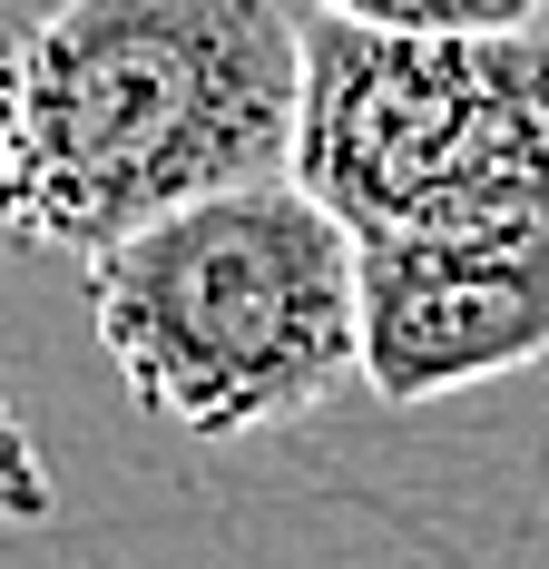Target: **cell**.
Here are the masks:
<instances>
[{
	"label": "cell",
	"mask_w": 549,
	"mask_h": 569,
	"mask_svg": "<svg viewBox=\"0 0 549 569\" xmlns=\"http://www.w3.org/2000/svg\"><path fill=\"white\" fill-rule=\"evenodd\" d=\"M305 20L285 0H59L30 20V227L69 256L295 168Z\"/></svg>",
	"instance_id": "cell-1"
},
{
	"label": "cell",
	"mask_w": 549,
	"mask_h": 569,
	"mask_svg": "<svg viewBox=\"0 0 549 569\" xmlns=\"http://www.w3.org/2000/svg\"><path fill=\"white\" fill-rule=\"evenodd\" d=\"M89 315L158 422L256 442L353 383V227L295 168L246 177L109 236L89 256Z\"/></svg>",
	"instance_id": "cell-2"
},
{
	"label": "cell",
	"mask_w": 549,
	"mask_h": 569,
	"mask_svg": "<svg viewBox=\"0 0 549 569\" xmlns=\"http://www.w3.org/2000/svg\"><path fill=\"white\" fill-rule=\"evenodd\" d=\"M295 177L353 236L549 217V20L383 30L315 10Z\"/></svg>",
	"instance_id": "cell-3"
},
{
	"label": "cell",
	"mask_w": 549,
	"mask_h": 569,
	"mask_svg": "<svg viewBox=\"0 0 549 569\" xmlns=\"http://www.w3.org/2000/svg\"><path fill=\"white\" fill-rule=\"evenodd\" d=\"M549 353V217L353 236V373L412 402L481 393Z\"/></svg>",
	"instance_id": "cell-4"
},
{
	"label": "cell",
	"mask_w": 549,
	"mask_h": 569,
	"mask_svg": "<svg viewBox=\"0 0 549 569\" xmlns=\"http://www.w3.org/2000/svg\"><path fill=\"white\" fill-rule=\"evenodd\" d=\"M30 227V20L0 0V236Z\"/></svg>",
	"instance_id": "cell-5"
},
{
	"label": "cell",
	"mask_w": 549,
	"mask_h": 569,
	"mask_svg": "<svg viewBox=\"0 0 549 569\" xmlns=\"http://www.w3.org/2000/svg\"><path fill=\"white\" fill-rule=\"evenodd\" d=\"M333 20H383V30H510L549 20V0H315Z\"/></svg>",
	"instance_id": "cell-6"
},
{
	"label": "cell",
	"mask_w": 549,
	"mask_h": 569,
	"mask_svg": "<svg viewBox=\"0 0 549 569\" xmlns=\"http://www.w3.org/2000/svg\"><path fill=\"white\" fill-rule=\"evenodd\" d=\"M540 363H549V353H540Z\"/></svg>",
	"instance_id": "cell-7"
}]
</instances>
